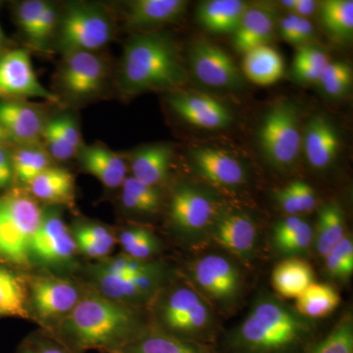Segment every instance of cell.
I'll list each match as a JSON object with an SVG mask.
<instances>
[{"mask_svg": "<svg viewBox=\"0 0 353 353\" xmlns=\"http://www.w3.org/2000/svg\"><path fill=\"white\" fill-rule=\"evenodd\" d=\"M43 211L32 196L13 192L0 197V257L26 265Z\"/></svg>", "mask_w": 353, "mask_h": 353, "instance_id": "6", "label": "cell"}, {"mask_svg": "<svg viewBox=\"0 0 353 353\" xmlns=\"http://www.w3.org/2000/svg\"><path fill=\"white\" fill-rule=\"evenodd\" d=\"M323 70L314 68V67L309 66V65H292V74H294V78L299 82L303 83H317L319 82Z\"/></svg>", "mask_w": 353, "mask_h": 353, "instance_id": "51", "label": "cell"}, {"mask_svg": "<svg viewBox=\"0 0 353 353\" xmlns=\"http://www.w3.org/2000/svg\"><path fill=\"white\" fill-rule=\"evenodd\" d=\"M173 154V148L168 143H154L134 150L129 158L132 176L157 188L168 178Z\"/></svg>", "mask_w": 353, "mask_h": 353, "instance_id": "21", "label": "cell"}, {"mask_svg": "<svg viewBox=\"0 0 353 353\" xmlns=\"http://www.w3.org/2000/svg\"><path fill=\"white\" fill-rule=\"evenodd\" d=\"M189 64L197 80L208 87L234 90L243 85V75L232 57L210 41L192 43Z\"/></svg>", "mask_w": 353, "mask_h": 353, "instance_id": "10", "label": "cell"}, {"mask_svg": "<svg viewBox=\"0 0 353 353\" xmlns=\"http://www.w3.org/2000/svg\"><path fill=\"white\" fill-rule=\"evenodd\" d=\"M1 39H2V34H1V31H0V46H1Z\"/></svg>", "mask_w": 353, "mask_h": 353, "instance_id": "57", "label": "cell"}, {"mask_svg": "<svg viewBox=\"0 0 353 353\" xmlns=\"http://www.w3.org/2000/svg\"><path fill=\"white\" fill-rule=\"evenodd\" d=\"M340 303V294L332 285L313 283L297 297L294 308L307 319H318L331 314Z\"/></svg>", "mask_w": 353, "mask_h": 353, "instance_id": "32", "label": "cell"}, {"mask_svg": "<svg viewBox=\"0 0 353 353\" xmlns=\"http://www.w3.org/2000/svg\"><path fill=\"white\" fill-rule=\"evenodd\" d=\"M77 248L87 256H108L115 245L116 239L108 228L97 223H82L74 230Z\"/></svg>", "mask_w": 353, "mask_h": 353, "instance_id": "34", "label": "cell"}, {"mask_svg": "<svg viewBox=\"0 0 353 353\" xmlns=\"http://www.w3.org/2000/svg\"><path fill=\"white\" fill-rule=\"evenodd\" d=\"M259 143L265 159L281 171H289L303 152V131L299 109L282 99L265 113L259 131Z\"/></svg>", "mask_w": 353, "mask_h": 353, "instance_id": "5", "label": "cell"}, {"mask_svg": "<svg viewBox=\"0 0 353 353\" xmlns=\"http://www.w3.org/2000/svg\"><path fill=\"white\" fill-rule=\"evenodd\" d=\"M18 353H77L57 339L32 338L26 341Z\"/></svg>", "mask_w": 353, "mask_h": 353, "instance_id": "46", "label": "cell"}, {"mask_svg": "<svg viewBox=\"0 0 353 353\" xmlns=\"http://www.w3.org/2000/svg\"><path fill=\"white\" fill-rule=\"evenodd\" d=\"M340 146L338 131L326 116L317 113L309 119L303 132V150L314 170L328 169L338 157Z\"/></svg>", "mask_w": 353, "mask_h": 353, "instance_id": "19", "label": "cell"}, {"mask_svg": "<svg viewBox=\"0 0 353 353\" xmlns=\"http://www.w3.org/2000/svg\"><path fill=\"white\" fill-rule=\"evenodd\" d=\"M51 122L57 127L58 131L68 141L70 145L79 152L80 148H82V145H81V136L79 128L73 118L68 117V116H62V117L51 120Z\"/></svg>", "mask_w": 353, "mask_h": 353, "instance_id": "49", "label": "cell"}, {"mask_svg": "<svg viewBox=\"0 0 353 353\" xmlns=\"http://www.w3.org/2000/svg\"><path fill=\"white\" fill-rule=\"evenodd\" d=\"M279 208L288 216L311 212L317 203L314 189L303 181H292L274 192Z\"/></svg>", "mask_w": 353, "mask_h": 353, "instance_id": "35", "label": "cell"}, {"mask_svg": "<svg viewBox=\"0 0 353 353\" xmlns=\"http://www.w3.org/2000/svg\"><path fill=\"white\" fill-rule=\"evenodd\" d=\"M323 27L332 36L350 39L353 34L352 0H326L320 6Z\"/></svg>", "mask_w": 353, "mask_h": 353, "instance_id": "36", "label": "cell"}, {"mask_svg": "<svg viewBox=\"0 0 353 353\" xmlns=\"http://www.w3.org/2000/svg\"><path fill=\"white\" fill-rule=\"evenodd\" d=\"M99 294L119 303H141L152 299L163 284L165 271L161 264L141 275L117 277L97 269L92 271Z\"/></svg>", "mask_w": 353, "mask_h": 353, "instance_id": "13", "label": "cell"}, {"mask_svg": "<svg viewBox=\"0 0 353 353\" xmlns=\"http://www.w3.org/2000/svg\"><path fill=\"white\" fill-rule=\"evenodd\" d=\"M78 153L83 169L109 189L121 187L127 178L126 160L106 146H83Z\"/></svg>", "mask_w": 353, "mask_h": 353, "instance_id": "22", "label": "cell"}, {"mask_svg": "<svg viewBox=\"0 0 353 353\" xmlns=\"http://www.w3.org/2000/svg\"><path fill=\"white\" fill-rule=\"evenodd\" d=\"M112 30L106 14L97 6L74 4L60 23V46L66 52H94L108 44L112 37Z\"/></svg>", "mask_w": 353, "mask_h": 353, "instance_id": "8", "label": "cell"}, {"mask_svg": "<svg viewBox=\"0 0 353 353\" xmlns=\"http://www.w3.org/2000/svg\"><path fill=\"white\" fill-rule=\"evenodd\" d=\"M0 124L7 134L24 143H34L43 134L41 114L20 102H0Z\"/></svg>", "mask_w": 353, "mask_h": 353, "instance_id": "26", "label": "cell"}, {"mask_svg": "<svg viewBox=\"0 0 353 353\" xmlns=\"http://www.w3.org/2000/svg\"><path fill=\"white\" fill-rule=\"evenodd\" d=\"M77 250L75 240L57 212H43L41 224L32 238V256L41 263L69 261Z\"/></svg>", "mask_w": 353, "mask_h": 353, "instance_id": "17", "label": "cell"}, {"mask_svg": "<svg viewBox=\"0 0 353 353\" xmlns=\"http://www.w3.org/2000/svg\"><path fill=\"white\" fill-rule=\"evenodd\" d=\"M119 241L128 256L148 260L160 250L159 240L145 228L134 227L124 230Z\"/></svg>", "mask_w": 353, "mask_h": 353, "instance_id": "40", "label": "cell"}, {"mask_svg": "<svg viewBox=\"0 0 353 353\" xmlns=\"http://www.w3.org/2000/svg\"><path fill=\"white\" fill-rule=\"evenodd\" d=\"M122 203L124 208L139 214H154L161 208L162 196L157 187L139 182L127 176L122 185Z\"/></svg>", "mask_w": 353, "mask_h": 353, "instance_id": "33", "label": "cell"}, {"mask_svg": "<svg viewBox=\"0 0 353 353\" xmlns=\"http://www.w3.org/2000/svg\"><path fill=\"white\" fill-rule=\"evenodd\" d=\"M325 268L330 277L334 280L345 281L353 272V241L345 234L324 257Z\"/></svg>", "mask_w": 353, "mask_h": 353, "instance_id": "42", "label": "cell"}, {"mask_svg": "<svg viewBox=\"0 0 353 353\" xmlns=\"http://www.w3.org/2000/svg\"><path fill=\"white\" fill-rule=\"evenodd\" d=\"M250 4L241 0H208L196 9V20L206 31L234 34Z\"/></svg>", "mask_w": 353, "mask_h": 353, "instance_id": "25", "label": "cell"}, {"mask_svg": "<svg viewBox=\"0 0 353 353\" xmlns=\"http://www.w3.org/2000/svg\"><path fill=\"white\" fill-rule=\"evenodd\" d=\"M317 6V2L313 1V0H296V4H294L292 12L299 17L308 19V17L315 13Z\"/></svg>", "mask_w": 353, "mask_h": 353, "instance_id": "54", "label": "cell"}, {"mask_svg": "<svg viewBox=\"0 0 353 353\" xmlns=\"http://www.w3.org/2000/svg\"><path fill=\"white\" fill-rule=\"evenodd\" d=\"M314 283V272L305 260L290 257L281 261L272 273V284L280 296L297 299Z\"/></svg>", "mask_w": 353, "mask_h": 353, "instance_id": "29", "label": "cell"}, {"mask_svg": "<svg viewBox=\"0 0 353 353\" xmlns=\"http://www.w3.org/2000/svg\"><path fill=\"white\" fill-rule=\"evenodd\" d=\"M30 290L32 308L44 322L64 320L82 297L73 283L55 277H34Z\"/></svg>", "mask_w": 353, "mask_h": 353, "instance_id": "14", "label": "cell"}, {"mask_svg": "<svg viewBox=\"0 0 353 353\" xmlns=\"http://www.w3.org/2000/svg\"><path fill=\"white\" fill-rule=\"evenodd\" d=\"M0 95L58 101L57 97L39 82L31 58L22 50L10 51L0 58Z\"/></svg>", "mask_w": 353, "mask_h": 353, "instance_id": "15", "label": "cell"}, {"mask_svg": "<svg viewBox=\"0 0 353 353\" xmlns=\"http://www.w3.org/2000/svg\"><path fill=\"white\" fill-rule=\"evenodd\" d=\"M158 265L160 263L150 260L132 259L131 256L124 255L105 260L103 263L95 267V269L117 277H130L152 271L157 268Z\"/></svg>", "mask_w": 353, "mask_h": 353, "instance_id": "43", "label": "cell"}, {"mask_svg": "<svg viewBox=\"0 0 353 353\" xmlns=\"http://www.w3.org/2000/svg\"><path fill=\"white\" fill-rule=\"evenodd\" d=\"M314 241V230L299 216H287L276 223L272 233L274 248L285 256L305 254Z\"/></svg>", "mask_w": 353, "mask_h": 353, "instance_id": "27", "label": "cell"}, {"mask_svg": "<svg viewBox=\"0 0 353 353\" xmlns=\"http://www.w3.org/2000/svg\"><path fill=\"white\" fill-rule=\"evenodd\" d=\"M48 2L43 0H29V1L23 2L18 9V22L21 29L24 31L29 38L34 37V30L41 13L43 12Z\"/></svg>", "mask_w": 353, "mask_h": 353, "instance_id": "45", "label": "cell"}, {"mask_svg": "<svg viewBox=\"0 0 353 353\" xmlns=\"http://www.w3.org/2000/svg\"><path fill=\"white\" fill-rule=\"evenodd\" d=\"M120 77L121 87L130 94L176 90L187 81L175 43L161 32H143L128 41Z\"/></svg>", "mask_w": 353, "mask_h": 353, "instance_id": "3", "label": "cell"}, {"mask_svg": "<svg viewBox=\"0 0 353 353\" xmlns=\"http://www.w3.org/2000/svg\"><path fill=\"white\" fill-rule=\"evenodd\" d=\"M29 187L32 196L48 203L67 204L74 199L73 176L59 167H48Z\"/></svg>", "mask_w": 353, "mask_h": 353, "instance_id": "30", "label": "cell"}, {"mask_svg": "<svg viewBox=\"0 0 353 353\" xmlns=\"http://www.w3.org/2000/svg\"><path fill=\"white\" fill-rule=\"evenodd\" d=\"M277 16L270 7L250 6L233 34V46L238 52L269 46L277 30Z\"/></svg>", "mask_w": 353, "mask_h": 353, "instance_id": "20", "label": "cell"}, {"mask_svg": "<svg viewBox=\"0 0 353 353\" xmlns=\"http://www.w3.org/2000/svg\"><path fill=\"white\" fill-rule=\"evenodd\" d=\"M243 55V74L255 85H271L284 76V60L270 46H259Z\"/></svg>", "mask_w": 353, "mask_h": 353, "instance_id": "28", "label": "cell"}, {"mask_svg": "<svg viewBox=\"0 0 353 353\" xmlns=\"http://www.w3.org/2000/svg\"><path fill=\"white\" fill-rule=\"evenodd\" d=\"M190 159L196 173L217 187L236 189L248 181L243 165L220 148L212 146L194 148L190 152Z\"/></svg>", "mask_w": 353, "mask_h": 353, "instance_id": "18", "label": "cell"}, {"mask_svg": "<svg viewBox=\"0 0 353 353\" xmlns=\"http://www.w3.org/2000/svg\"><path fill=\"white\" fill-rule=\"evenodd\" d=\"M209 236L216 245L243 259H252L259 245V229L254 220L234 209H221Z\"/></svg>", "mask_w": 353, "mask_h": 353, "instance_id": "12", "label": "cell"}, {"mask_svg": "<svg viewBox=\"0 0 353 353\" xmlns=\"http://www.w3.org/2000/svg\"><path fill=\"white\" fill-rule=\"evenodd\" d=\"M314 37V27L310 20L305 19V18L299 17V26L296 36H294V46H307L309 41Z\"/></svg>", "mask_w": 353, "mask_h": 353, "instance_id": "52", "label": "cell"}, {"mask_svg": "<svg viewBox=\"0 0 353 353\" xmlns=\"http://www.w3.org/2000/svg\"><path fill=\"white\" fill-rule=\"evenodd\" d=\"M141 330L131 309L94 292L81 297L75 308L60 322L57 339L77 353L88 350L112 353Z\"/></svg>", "mask_w": 353, "mask_h": 353, "instance_id": "2", "label": "cell"}, {"mask_svg": "<svg viewBox=\"0 0 353 353\" xmlns=\"http://www.w3.org/2000/svg\"><path fill=\"white\" fill-rule=\"evenodd\" d=\"M305 353H353V322L343 318L328 336L311 345Z\"/></svg>", "mask_w": 353, "mask_h": 353, "instance_id": "41", "label": "cell"}, {"mask_svg": "<svg viewBox=\"0 0 353 353\" xmlns=\"http://www.w3.org/2000/svg\"><path fill=\"white\" fill-rule=\"evenodd\" d=\"M169 105L181 118L199 129H226L233 123L231 111L214 97L199 92H175L168 97Z\"/></svg>", "mask_w": 353, "mask_h": 353, "instance_id": "16", "label": "cell"}, {"mask_svg": "<svg viewBox=\"0 0 353 353\" xmlns=\"http://www.w3.org/2000/svg\"><path fill=\"white\" fill-rule=\"evenodd\" d=\"M183 0H134L128 4L125 21L131 28H148L175 22L187 10Z\"/></svg>", "mask_w": 353, "mask_h": 353, "instance_id": "24", "label": "cell"}, {"mask_svg": "<svg viewBox=\"0 0 353 353\" xmlns=\"http://www.w3.org/2000/svg\"><path fill=\"white\" fill-rule=\"evenodd\" d=\"M12 163L14 176L28 185L50 166L48 152L32 146L20 148L14 153Z\"/></svg>", "mask_w": 353, "mask_h": 353, "instance_id": "38", "label": "cell"}, {"mask_svg": "<svg viewBox=\"0 0 353 353\" xmlns=\"http://www.w3.org/2000/svg\"><path fill=\"white\" fill-rule=\"evenodd\" d=\"M7 137L6 132L4 131L3 128H2L1 124H0V141H3Z\"/></svg>", "mask_w": 353, "mask_h": 353, "instance_id": "56", "label": "cell"}, {"mask_svg": "<svg viewBox=\"0 0 353 353\" xmlns=\"http://www.w3.org/2000/svg\"><path fill=\"white\" fill-rule=\"evenodd\" d=\"M352 81V69L350 64L345 61H330L323 70L317 85L325 97L341 99L350 92Z\"/></svg>", "mask_w": 353, "mask_h": 353, "instance_id": "39", "label": "cell"}, {"mask_svg": "<svg viewBox=\"0 0 353 353\" xmlns=\"http://www.w3.org/2000/svg\"><path fill=\"white\" fill-rule=\"evenodd\" d=\"M221 209L205 190L180 183L172 194L169 216L172 226L183 238L199 241L210 233Z\"/></svg>", "mask_w": 353, "mask_h": 353, "instance_id": "7", "label": "cell"}, {"mask_svg": "<svg viewBox=\"0 0 353 353\" xmlns=\"http://www.w3.org/2000/svg\"><path fill=\"white\" fill-rule=\"evenodd\" d=\"M299 17L294 14H290L283 18L280 22V36L285 41L292 44L294 43V36L299 26Z\"/></svg>", "mask_w": 353, "mask_h": 353, "instance_id": "53", "label": "cell"}, {"mask_svg": "<svg viewBox=\"0 0 353 353\" xmlns=\"http://www.w3.org/2000/svg\"><path fill=\"white\" fill-rule=\"evenodd\" d=\"M192 284L206 299L221 304L234 303L243 290V277L231 259L217 253L197 259L190 269Z\"/></svg>", "mask_w": 353, "mask_h": 353, "instance_id": "9", "label": "cell"}, {"mask_svg": "<svg viewBox=\"0 0 353 353\" xmlns=\"http://www.w3.org/2000/svg\"><path fill=\"white\" fill-rule=\"evenodd\" d=\"M57 11L55 6L52 3L48 2V6L44 9L43 12L41 13V18H39L38 25H37L36 30H34V37L32 41H43L46 39L50 38L51 34H53L54 30L57 29Z\"/></svg>", "mask_w": 353, "mask_h": 353, "instance_id": "48", "label": "cell"}, {"mask_svg": "<svg viewBox=\"0 0 353 353\" xmlns=\"http://www.w3.org/2000/svg\"><path fill=\"white\" fill-rule=\"evenodd\" d=\"M312 322L277 297L263 294L228 336L229 353H305Z\"/></svg>", "mask_w": 353, "mask_h": 353, "instance_id": "1", "label": "cell"}, {"mask_svg": "<svg viewBox=\"0 0 353 353\" xmlns=\"http://www.w3.org/2000/svg\"><path fill=\"white\" fill-rule=\"evenodd\" d=\"M281 4L292 12L294 4H296V0H284V1L281 2Z\"/></svg>", "mask_w": 353, "mask_h": 353, "instance_id": "55", "label": "cell"}, {"mask_svg": "<svg viewBox=\"0 0 353 353\" xmlns=\"http://www.w3.org/2000/svg\"><path fill=\"white\" fill-rule=\"evenodd\" d=\"M13 178L12 155L0 146V190L8 187Z\"/></svg>", "mask_w": 353, "mask_h": 353, "instance_id": "50", "label": "cell"}, {"mask_svg": "<svg viewBox=\"0 0 353 353\" xmlns=\"http://www.w3.org/2000/svg\"><path fill=\"white\" fill-rule=\"evenodd\" d=\"M331 61L324 50L312 46H304L299 48L294 64H304L317 69H324Z\"/></svg>", "mask_w": 353, "mask_h": 353, "instance_id": "47", "label": "cell"}, {"mask_svg": "<svg viewBox=\"0 0 353 353\" xmlns=\"http://www.w3.org/2000/svg\"><path fill=\"white\" fill-rule=\"evenodd\" d=\"M345 236V218L343 208L336 202H329L320 208L317 229L314 232L316 250L324 259Z\"/></svg>", "mask_w": 353, "mask_h": 353, "instance_id": "31", "label": "cell"}, {"mask_svg": "<svg viewBox=\"0 0 353 353\" xmlns=\"http://www.w3.org/2000/svg\"><path fill=\"white\" fill-rule=\"evenodd\" d=\"M108 75L103 60L90 51L66 52L60 85L67 94L83 99L92 97L101 90Z\"/></svg>", "mask_w": 353, "mask_h": 353, "instance_id": "11", "label": "cell"}, {"mask_svg": "<svg viewBox=\"0 0 353 353\" xmlns=\"http://www.w3.org/2000/svg\"><path fill=\"white\" fill-rule=\"evenodd\" d=\"M162 331L183 340L201 343L209 340L215 317L208 299L194 287L181 285L169 290L158 306Z\"/></svg>", "mask_w": 353, "mask_h": 353, "instance_id": "4", "label": "cell"}, {"mask_svg": "<svg viewBox=\"0 0 353 353\" xmlns=\"http://www.w3.org/2000/svg\"><path fill=\"white\" fill-rule=\"evenodd\" d=\"M112 353H214L202 343L183 340L162 330H141Z\"/></svg>", "mask_w": 353, "mask_h": 353, "instance_id": "23", "label": "cell"}, {"mask_svg": "<svg viewBox=\"0 0 353 353\" xmlns=\"http://www.w3.org/2000/svg\"><path fill=\"white\" fill-rule=\"evenodd\" d=\"M41 137L46 141L50 157L55 159L68 160L78 153V150L62 137L51 121L44 125Z\"/></svg>", "mask_w": 353, "mask_h": 353, "instance_id": "44", "label": "cell"}, {"mask_svg": "<svg viewBox=\"0 0 353 353\" xmlns=\"http://www.w3.org/2000/svg\"><path fill=\"white\" fill-rule=\"evenodd\" d=\"M22 281L15 274L0 266V315L29 317Z\"/></svg>", "mask_w": 353, "mask_h": 353, "instance_id": "37", "label": "cell"}]
</instances>
